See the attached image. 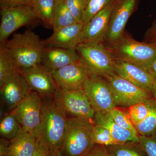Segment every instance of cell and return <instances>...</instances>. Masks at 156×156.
Masks as SVG:
<instances>
[{
    "mask_svg": "<svg viewBox=\"0 0 156 156\" xmlns=\"http://www.w3.org/2000/svg\"><path fill=\"white\" fill-rule=\"evenodd\" d=\"M41 123L38 139L53 156L60 151L64 138L68 117L54 97L42 99Z\"/></svg>",
    "mask_w": 156,
    "mask_h": 156,
    "instance_id": "6da1fadb",
    "label": "cell"
},
{
    "mask_svg": "<svg viewBox=\"0 0 156 156\" xmlns=\"http://www.w3.org/2000/svg\"><path fill=\"white\" fill-rule=\"evenodd\" d=\"M93 120L68 117L67 126L60 152L63 156H87L95 145L92 133Z\"/></svg>",
    "mask_w": 156,
    "mask_h": 156,
    "instance_id": "7a4b0ae2",
    "label": "cell"
},
{
    "mask_svg": "<svg viewBox=\"0 0 156 156\" xmlns=\"http://www.w3.org/2000/svg\"><path fill=\"white\" fill-rule=\"evenodd\" d=\"M2 44L20 69L30 68L41 63L42 53L45 48L44 41L33 31L14 34L11 39Z\"/></svg>",
    "mask_w": 156,
    "mask_h": 156,
    "instance_id": "3957f363",
    "label": "cell"
},
{
    "mask_svg": "<svg viewBox=\"0 0 156 156\" xmlns=\"http://www.w3.org/2000/svg\"><path fill=\"white\" fill-rule=\"evenodd\" d=\"M106 47L115 59L130 62L147 71L156 58V44L137 41L125 33L118 41Z\"/></svg>",
    "mask_w": 156,
    "mask_h": 156,
    "instance_id": "277c9868",
    "label": "cell"
},
{
    "mask_svg": "<svg viewBox=\"0 0 156 156\" xmlns=\"http://www.w3.org/2000/svg\"><path fill=\"white\" fill-rule=\"evenodd\" d=\"M76 50L90 74L104 77L116 73L114 58L102 43L79 44Z\"/></svg>",
    "mask_w": 156,
    "mask_h": 156,
    "instance_id": "5b68a950",
    "label": "cell"
},
{
    "mask_svg": "<svg viewBox=\"0 0 156 156\" xmlns=\"http://www.w3.org/2000/svg\"><path fill=\"white\" fill-rule=\"evenodd\" d=\"M43 109L42 98L32 91L24 100L12 111L23 131L39 138Z\"/></svg>",
    "mask_w": 156,
    "mask_h": 156,
    "instance_id": "8992f818",
    "label": "cell"
},
{
    "mask_svg": "<svg viewBox=\"0 0 156 156\" xmlns=\"http://www.w3.org/2000/svg\"><path fill=\"white\" fill-rule=\"evenodd\" d=\"M104 78L112 89L116 107L127 108L154 98L151 93L136 87L116 73Z\"/></svg>",
    "mask_w": 156,
    "mask_h": 156,
    "instance_id": "52a82bcc",
    "label": "cell"
},
{
    "mask_svg": "<svg viewBox=\"0 0 156 156\" xmlns=\"http://www.w3.org/2000/svg\"><path fill=\"white\" fill-rule=\"evenodd\" d=\"M54 98L67 117L93 120L95 110L83 89L65 91L58 88Z\"/></svg>",
    "mask_w": 156,
    "mask_h": 156,
    "instance_id": "ba28073f",
    "label": "cell"
},
{
    "mask_svg": "<svg viewBox=\"0 0 156 156\" xmlns=\"http://www.w3.org/2000/svg\"><path fill=\"white\" fill-rule=\"evenodd\" d=\"M137 0H115L111 13L108 28L102 44L111 46L125 34L128 19L134 12Z\"/></svg>",
    "mask_w": 156,
    "mask_h": 156,
    "instance_id": "9c48e42d",
    "label": "cell"
},
{
    "mask_svg": "<svg viewBox=\"0 0 156 156\" xmlns=\"http://www.w3.org/2000/svg\"><path fill=\"white\" fill-rule=\"evenodd\" d=\"M0 43H5L18 29L34 24L38 20L31 6H21L1 9Z\"/></svg>",
    "mask_w": 156,
    "mask_h": 156,
    "instance_id": "30bf717a",
    "label": "cell"
},
{
    "mask_svg": "<svg viewBox=\"0 0 156 156\" xmlns=\"http://www.w3.org/2000/svg\"><path fill=\"white\" fill-rule=\"evenodd\" d=\"M83 89L95 112H109L116 107L112 89L103 77L90 75Z\"/></svg>",
    "mask_w": 156,
    "mask_h": 156,
    "instance_id": "8fae6325",
    "label": "cell"
},
{
    "mask_svg": "<svg viewBox=\"0 0 156 156\" xmlns=\"http://www.w3.org/2000/svg\"><path fill=\"white\" fill-rule=\"evenodd\" d=\"M20 73L31 90L36 92L42 98L54 97L58 87L52 74L41 63L33 67L21 69Z\"/></svg>",
    "mask_w": 156,
    "mask_h": 156,
    "instance_id": "7c38bea8",
    "label": "cell"
},
{
    "mask_svg": "<svg viewBox=\"0 0 156 156\" xmlns=\"http://www.w3.org/2000/svg\"><path fill=\"white\" fill-rule=\"evenodd\" d=\"M90 73L80 59L52 73L58 89L69 91L83 89Z\"/></svg>",
    "mask_w": 156,
    "mask_h": 156,
    "instance_id": "4fadbf2b",
    "label": "cell"
},
{
    "mask_svg": "<svg viewBox=\"0 0 156 156\" xmlns=\"http://www.w3.org/2000/svg\"><path fill=\"white\" fill-rule=\"evenodd\" d=\"M115 1H112L87 24L84 25L80 44L102 43L107 31L109 17Z\"/></svg>",
    "mask_w": 156,
    "mask_h": 156,
    "instance_id": "5bb4252c",
    "label": "cell"
},
{
    "mask_svg": "<svg viewBox=\"0 0 156 156\" xmlns=\"http://www.w3.org/2000/svg\"><path fill=\"white\" fill-rule=\"evenodd\" d=\"M1 99L6 108L13 111L31 92L21 73L0 86Z\"/></svg>",
    "mask_w": 156,
    "mask_h": 156,
    "instance_id": "9a60e30c",
    "label": "cell"
},
{
    "mask_svg": "<svg viewBox=\"0 0 156 156\" xmlns=\"http://www.w3.org/2000/svg\"><path fill=\"white\" fill-rule=\"evenodd\" d=\"M115 67L118 75L151 94L156 80L145 69L119 59H115Z\"/></svg>",
    "mask_w": 156,
    "mask_h": 156,
    "instance_id": "2e32d148",
    "label": "cell"
},
{
    "mask_svg": "<svg viewBox=\"0 0 156 156\" xmlns=\"http://www.w3.org/2000/svg\"><path fill=\"white\" fill-rule=\"evenodd\" d=\"M80 57L76 49L45 47L41 64L51 73L70 64L78 62Z\"/></svg>",
    "mask_w": 156,
    "mask_h": 156,
    "instance_id": "e0dca14e",
    "label": "cell"
},
{
    "mask_svg": "<svg viewBox=\"0 0 156 156\" xmlns=\"http://www.w3.org/2000/svg\"><path fill=\"white\" fill-rule=\"evenodd\" d=\"M84 25L77 23L55 31L44 41L45 47L76 49L80 44Z\"/></svg>",
    "mask_w": 156,
    "mask_h": 156,
    "instance_id": "ac0fdd59",
    "label": "cell"
},
{
    "mask_svg": "<svg viewBox=\"0 0 156 156\" xmlns=\"http://www.w3.org/2000/svg\"><path fill=\"white\" fill-rule=\"evenodd\" d=\"M94 124L100 125L107 129L112 136L120 144L129 141L139 142L138 135L123 129L115 122L109 112H95L93 119Z\"/></svg>",
    "mask_w": 156,
    "mask_h": 156,
    "instance_id": "d6986e66",
    "label": "cell"
},
{
    "mask_svg": "<svg viewBox=\"0 0 156 156\" xmlns=\"http://www.w3.org/2000/svg\"><path fill=\"white\" fill-rule=\"evenodd\" d=\"M37 139L22 130L9 140L8 154L13 156H33L37 147Z\"/></svg>",
    "mask_w": 156,
    "mask_h": 156,
    "instance_id": "ffe728a7",
    "label": "cell"
},
{
    "mask_svg": "<svg viewBox=\"0 0 156 156\" xmlns=\"http://www.w3.org/2000/svg\"><path fill=\"white\" fill-rule=\"evenodd\" d=\"M21 69L2 44L0 45V86L20 73Z\"/></svg>",
    "mask_w": 156,
    "mask_h": 156,
    "instance_id": "44dd1931",
    "label": "cell"
},
{
    "mask_svg": "<svg viewBox=\"0 0 156 156\" xmlns=\"http://www.w3.org/2000/svg\"><path fill=\"white\" fill-rule=\"evenodd\" d=\"M31 7L38 19L47 28H53V16L56 3L55 0H31Z\"/></svg>",
    "mask_w": 156,
    "mask_h": 156,
    "instance_id": "7402d4cb",
    "label": "cell"
},
{
    "mask_svg": "<svg viewBox=\"0 0 156 156\" xmlns=\"http://www.w3.org/2000/svg\"><path fill=\"white\" fill-rule=\"evenodd\" d=\"M107 147L111 156H148L139 142L129 141Z\"/></svg>",
    "mask_w": 156,
    "mask_h": 156,
    "instance_id": "603a6c76",
    "label": "cell"
},
{
    "mask_svg": "<svg viewBox=\"0 0 156 156\" xmlns=\"http://www.w3.org/2000/svg\"><path fill=\"white\" fill-rule=\"evenodd\" d=\"M77 23L78 22L68 10L63 0L56 3L53 18L52 29L53 31Z\"/></svg>",
    "mask_w": 156,
    "mask_h": 156,
    "instance_id": "cb8c5ba5",
    "label": "cell"
},
{
    "mask_svg": "<svg viewBox=\"0 0 156 156\" xmlns=\"http://www.w3.org/2000/svg\"><path fill=\"white\" fill-rule=\"evenodd\" d=\"M22 130L21 126L12 112L6 115L0 123V134L3 138L11 140Z\"/></svg>",
    "mask_w": 156,
    "mask_h": 156,
    "instance_id": "d4e9b609",
    "label": "cell"
},
{
    "mask_svg": "<svg viewBox=\"0 0 156 156\" xmlns=\"http://www.w3.org/2000/svg\"><path fill=\"white\" fill-rule=\"evenodd\" d=\"M135 128L139 135L156 136V100L154 98L150 112Z\"/></svg>",
    "mask_w": 156,
    "mask_h": 156,
    "instance_id": "484cf974",
    "label": "cell"
},
{
    "mask_svg": "<svg viewBox=\"0 0 156 156\" xmlns=\"http://www.w3.org/2000/svg\"><path fill=\"white\" fill-rule=\"evenodd\" d=\"M154 98L147 101L136 104L127 108L128 115L134 126L138 125L147 116L152 106Z\"/></svg>",
    "mask_w": 156,
    "mask_h": 156,
    "instance_id": "4316f807",
    "label": "cell"
},
{
    "mask_svg": "<svg viewBox=\"0 0 156 156\" xmlns=\"http://www.w3.org/2000/svg\"><path fill=\"white\" fill-rule=\"evenodd\" d=\"M125 108H126L115 107L112 109L109 112L113 119L117 125L123 129L128 130L139 136L128 115V109L127 108L126 110Z\"/></svg>",
    "mask_w": 156,
    "mask_h": 156,
    "instance_id": "83f0119b",
    "label": "cell"
},
{
    "mask_svg": "<svg viewBox=\"0 0 156 156\" xmlns=\"http://www.w3.org/2000/svg\"><path fill=\"white\" fill-rule=\"evenodd\" d=\"M92 140L95 144L109 146L120 144L113 137L110 131L100 125L95 124L92 133Z\"/></svg>",
    "mask_w": 156,
    "mask_h": 156,
    "instance_id": "f1b7e54d",
    "label": "cell"
},
{
    "mask_svg": "<svg viewBox=\"0 0 156 156\" xmlns=\"http://www.w3.org/2000/svg\"><path fill=\"white\" fill-rule=\"evenodd\" d=\"M112 0H88L82 23L86 25Z\"/></svg>",
    "mask_w": 156,
    "mask_h": 156,
    "instance_id": "f546056e",
    "label": "cell"
},
{
    "mask_svg": "<svg viewBox=\"0 0 156 156\" xmlns=\"http://www.w3.org/2000/svg\"><path fill=\"white\" fill-rule=\"evenodd\" d=\"M68 10L77 22L82 23L88 0H63Z\"/></svg>",
    "mask_w": 156,
    "mask_h": 156,
    "instance_id": "4dcf8cb0",
    "label": "cell"
},
{
    "mask_svg": "<svg viewBox=\"0 0 156 156\" xmlns=\"http://www.w3.org/2000/svg\"><path fill=\"white\" fill-rule=\"evenodd\" d=\"M139 142L148 156H156V136L139 135Z\"/></svg>",
    "mask_w": 156,
    "mask_h": 156,
    "instance_id": "1f68e13d",
    "label": "cell"
},
{
    "mask_svg": "<svg viewBox=\"0 0 156 156\" xmlns=\"http://www.w3.org/2000/svg\"><path fill=\"white\" fill-rule=\"evenodd\" d=\"M31 0H0L1 9L21 6H30L31 7Z\"/></svg>",
    "mask_w": 156,
    "mask_h": 156,
    "instance_id": "d6a6232c",
    "label": "cell"
},
{
    "mask_svg": "<svg viewBox=\"0 0 156 156\" xmlns=\"http://www.w3.org/2000/svg\"><path fill=\"white\" fill-rule=\"evenodd\" d=\"M87 156H111L106 146L95 144Z\"/></svg>",
    "mask_w": 156,
    "mask_h": 156,
    "instance_id": "836d02e7",
    "label": "cell"
},
{
    "mask_svg": "<svg viewBox=\"0 0 156 156\" xmlns=\"http://www.w3.org/2000/svg\"><path fill=\"white\" fill-rule=\"evenodd\" d=\"M144 41L147 43L156 44V20L153 22L151 26L146 32Z\"/></svg>",
    "mask_w": 156,
    "mask_h": 156,
    "instance_id": "e575fe53",
    "label": "cell"
},
{
    "mask_svg": "<svg viewBox=\"0 0 156 156\" xmlns=\"http://www.w3.org/2000/svg\"><path fill=\"white\" fill-rule=\"evenodd\" d=\"M33 156H51L48 150L37 139L35 151Z\"/></svg>",
    "mask_w": 156,
    "mask_h": 156,
    "instance_id": "d590c367",
    "label": "cell"
},
{
    "mask_svg": "<svg viewBox=\"0 0 156 156\" xmlns=\"http://www.w3.org/2000/svg\"><path fill=\"white\" fill-rule=\"evenodd\" d=\"M9 140L3 138L1 140L0 145V156H5L8 154Z\"/></svg>",
    "mask_w": 156,
    "mask_h": 156,
    "instance_id": "8d00e7d4",
    "label": "cell"
},
{
    "mask_svg": "<svg viewBox=\"0 0 156 156\" xmlns=\"http://www.w3.org/2000/svg\"><path fill=\"white\" fill-rule=\"evenodd\" d=\"M147 72L156 80V58L152 61L148 68Z\"/></svg>",
    "mask_w": 156,
    "mask_h": 156,
    "instance_id": "74e56055",
    "label": "cell"
},
{
    "mask_svg": "<svg viewBox=\"0 0 156 156\" xmlns=\"http://www.w3.org/2000/svg\"><path fill=\"white\" fill-rule=\"evenodd\" d=\"M153 97L156 100V82L154 85L153 89L152 92L151 93Z\"/></svg>",
    "mask_w": 156,
    "mask_h": 156,
    "instance_id": "f35d334b",
    "label": "cell"
},
{
    "mask_svg": "<svg viewBox=\"0 0 156 156\" xmlns=\"http://www.w3.org/2000/svg\"><path fill=\"white\" fill-rule=\"evenodd\" d=\"M53 156H63L62 154L61 153H60V151H58L56 154L54 155Z\"/></svg>",
    "mask_w": 156,
    "mask_h": 156,
    "instance_id": "ab89813d",
    "label": "cell"
},
{
    "mask_svg": "<svg viewBox=\"0 0 156 156\" xmlns=\"http://www.w3.org/2000/svg\"><path fill=\"white\" fill-rule=\"evenodd\" d=\"M55 2H56V3L58 2H59V1H61V0H55Z\"/></svg>",
    "mask_w": 156,
    "mask_h": 156,
    "instance_id": "60d3db41",
    "label": "cell"
},
{
    "mask_svg": "<svg viewBox=\"0 0 156 156\" xmlns=\"http://www.w3.org/2000/svg\"><path fill=\"white\" fill-rule=\"evenodd\" d=\"M5 156H13L11 155V154H7V155H6Z\"/></svg>",
    "mask_w": 156,
    "mask_h": 156,
    "instance_id": "b9f144b4",
    "label": "cell"
}]
</instances>
